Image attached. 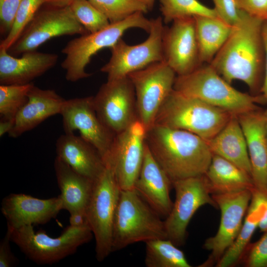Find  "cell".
<instances>
[{"label": "cell", "instance_id": "40", "mask_svg": "<svg viewBox=\"0 0 267 267\" xmlns=\"http://www.w3.org/2000/svg\"><path fill=\"white\" fill-rule=\"evenodd\" d=\"M262 34L265 50V62L264 79L260 90L265 103L267 104V21H264L262 26Z\"/></svg>", "mask_w": 267, "mask_h": 267}, {"label": "cell", "instance_id": "30", "mask_svg": "<svg viewBox=\"0 0 267 267\" xmlns=\"http://www.w3.org/2000/svg\"><path fill=\"white\" fill-rule=\"evenodd\" d=\"M164 23L175 20L195 16L218 17L213 8L203 4L198 0H158Z\"/></svg>", "mask_w": 267, "mask_h": 267}, {"label": "cell", "instance_id": "15", "mask_svg": "<svg viewBox=\"0 0 267 267\" xmlns=\"http://www.w3.org/2000/svg\"><path fill=\"white\" fill-rule=\"evenodd\" d=\"M60 114L65 133L72 134L78 130L80 136L99 152L105 164L116 134L98 117L93 96L65 99Z\"/></svg>", "mask_w": 267, "mask_h": 267}, {"label": "cell", "instance_id": "7", "mask_svg": "<svg viewBox=\"0 0 267 267\" xmlns=\"http://www.w3.org/2000/svg\"><path fill=\"white\" fill-rule=\"evenodd\" d=\"M89 225L76 227L69 225L56 237L43 230L36 232L33 225L13 229L11 241L29 260L38 264H52L74 254L81 245L92 237Z\"/></svg>", "mask_w": 267, "mask_h": 267}, {"label": "cell", "instance_id": "4", "mask_svg": "<svg viewBox=\"0 0 267 267\" xmlns=\"http://www.w3.org/2000/svg\"><path fill=\"white\" fill-rule=\"evenodd\" d=\"M232 115L173 89L160 108L154 124L189 132L208 141L224 127Z\"/></svg>", "mask_w": 267, "mask_h": 267}, {"label": "cell", "instance_id": "13", "mask_svg": "<svg viewBox=\"0 0 267 267\" xmlns=\"http://www.w3.org/2000/svg\"><path fill=\"white\" fill-rule=\"evenodd\" d=\"M97 115L116 134L138 120L135 90L128 76L107 80L93 96Z\"/></svg>", "mask_w": 267, "mask_h": 267}, {"label": "cell", "instance_id": "18", "mask_svg": "<svg viewBox=\"0 0 267 267\" xmlns=\"http://www.w3.org/2000/svg\"><path fill=\"white\" fill-rule=\"evenodd\" d=\"M0 210L7 225L17 229L45 224L55 218L63 207L59 196L42 199L24 193H11L2 199Z\"/></svg>", "mask_w": 267, "mask_h": 267}, {"label": "cell", "instance_id": "17", "mask_svg": "<svg viewBox=\"0 0 267 267\" xmlns=\"http://www.w3.org/2000/svg\"><path fill=\"white\" fill-rule=\"evenodd\" d=\"M163 61L177 76L188 74L202 65L200 60L194 17L175 20L165 26Z\"/></svg>", "mask_w": 267, "mask_h": 267}, {"label": "cell", "instance_id": "45", "mask_svg": "<svg viewBox=\"0 0 267 267\" xmlns=\"http://www.w3.org/2000/svg\"><path fill=\"white\" fill-rule=\"evenodd\" d=\"M146 5L148 11L152 10L153 8L155 0H141Z\"/></svg>", "mask_w": 267, "mask_h": 267}, {"label": "cell", "instance_id": "41", "mask_svg": "<svg viewBox=\"0 0 267 267\" xmlns=\"http://www.w3.org/2000/svg\"><path fill=\"white\" fill-rule=\"evenodd\" d=\"M69 225L76 227L89 226L86 211H78L70 214Z\"/></svg>", "mask_w": 267, "mask_h": 267}, {"label": "cell", "instance_id": "1", "mask_svg": "<svg viewBox=\"0 0 267 267\" xmlns=\"http://www.w3.org/2000/svg\"><path fill=\"white\" fill-rule=\"evenodd\" d=\"M264 21L243 11L222 47L209 64L229 83L243 82L254 94H260L265 70Z\"/></svg>", "mask_w": 267, "mask_h": 267}, {"label": "cell", "instance_id": "11", "mask_svg": "<svg viewBox=\"0 0 267 267\" xmlns=\"http://www.w3.org/2000/svg\"><path fill=\"white\" fill-rule=\"evenodd\" d=\"M128 76L134 87L138 120L147 130L154 125L160 108L174 89L176 74L162 61Z\"/></svg>", "mask_w": 267, "mask_h": 267}, {"label": "cell", "instance_id": "20", "mask_svg": "<svg viewBox=\"0 0 267 267\" xmlns=\"http://www.w3.org/2000/svg\"><path fill=\"white\" fill-rule=\"evenodd\" d=\"M244 132L255 189L267 195V139L264 111L260 109L237 116Z\"/></svg>", "mask_w": 267, "mask_h": 267}, {"label": "cell", "instance_id": "23", "mask_svg": "<svg viewBox=\"0 0 267 267\" xmlns=\"http://www.w3.org/2000/svg\"><path fill=\"white\" fill-rule=\"evenodd\" d=\"M56 152L57 156L74 170L94 181L105 167L97 149L74 133H65L57 138Z\"/></svg>", "mask_w": 267, "mask_h": 267}, {"label": "cell", "instance_id": "2", "mask_svg": "<svg viewBox=\"0 0 267 267\" xmlns=\"http://www.w3.org/2000/svg\"><path fill=\"white\" fill-rule=\"evenodd\" d=\"M145 143L172 182L204 175L213 156L201 137L157 124L146 130Z\"/></svg>", "mask_w": 267, "mask_h": 267}, {"label": "cell", "instance_id": "22", "mask_svg": "<svg viewBox=\"0 0 267 267\" xmlns=\"http://www.w3.org/2000/svg\"><path fill=\"white\" fill-rule=\"evenodd\" d=\"M65 100L53 89H42L34 86L29 92L27 102L15 117L9 136L18 137L48 118L60 114Z\"/></svg>", "mask_w": 267, "mask_h": 267}, {"label": "cell", "instance_id": "10", "mask_svg": "<svg viewBox=\"0 0 267 267\" xmlns=\"http://www.w3.org/2000/svg\"><path fill=\"white\" fill-rule=\"evenodd\" d=\"M149 35L143 42L129 45L122 38L110 47L111 57L100 71L107 75V80L128 76L154 63L163 61V37L165 26L163 18L151 19Z\"/></svg>", "mask_w": 267, "mask_h": 267}, {"label": "cell", "instance_id": "9", "mask_svg": "<svg viewBox=\"0 0 267 267\" xmlns=\"http://www.w3.org/2000/svg\"><path fill=\"white\" fill-rule=\"evenodd\" d=\"M41 7L8 50L12 55L36 50L48 40L65 35H83L89 33L77 20L69 6H55L45 3Z\"/></svg>", "mask_w": 267, "mask_h": 267}, {"label": "cell", "instance_id": "46", "mask_svg": "<svg viewBox=\"0 0 267 267\" xmlns=\"http://www.w3.org/2000/svg\"><path fill=\"white\" fill-rule=\"evenodd\" d=\"M264 128H265L266 136L267 139V108L265 111H264Z\"/></svg>", "mask_w": 267, "mask_h": 267}, {"label": "cell", "instance_id": "29", "mask_svg": "<svg viewBox=\"0 0 267 267\" xmlns=\"http://www.w3.org/2000/svg\"><path fill=\"white\" fill-rule=\"evenodd\" d=\"M145 243L147 267H191L183 252L168 239H154Z\"/></svg>", "mask_w": 267, "mask_h": 267}, {"label": "cell", "instance_id": "39", "mask_svg": "<svg viewBox=\"0 0 267 267\" xmlns=\"http://www.w3.org/2000/svg\"><path fill=\"white\" fill-rule=\"evenodd\" d=\"M13 228L7 225L4 237L0 243V267H13L17 262V259L11 251L10 242Z\"/></svg>", "mask_w": 267, "mask_h": 267}, {"label": "cell", "instance_id": "42", "mask_svg": "<svg viewBox=\"0 0 267 267\" xmlns=\"http://www.w3.org/2000/svg\"><path fill=\"white\" fill-rule=\"evenodd\" d=\"M15 119L7 120L1 119L0 121V136H2L5 134L8 133L14 127Z\"/></svg>", "mask_w": 267, "mask_h": 267}, {"label": "cell", "instance_id": "16", "mask_svg": "<svg viewBox=\"0 0 267 267\" xmlns=\"http://www.w3.org/2000/svg\"><path fill=\"white\" fill-rule=\"evenodd\" d=\"M146 133L144 126L137 120L115 135L105 164L112 168L121 190L134 187L143 162Z\"/></svg>", "mask_w": 267, "mask_h": 267}, {"label": "cell", "instance_id": "5", "mask_svg": "<svg viewBox=\"0 0 267 267\" xmlns=\"http://www.w3.org/2000/svg\"><path fill=\"white\" fill-rule=\"evenodd\" d=\"M154 239H167L164 222L134 188L121 190L113 222L112 252Z\"/></svg>", "mask_w": 267, "mask_h": 267}, {"label": "cell", "instance_id": "31", "mask_svg": "<svg viewBox=\"0 0 267 267\" xmlns=\"http://www.w3.org/2000/svg\"><path fill=\"white\" fill-rule=\"evenodd\" d=\"M34 86L32 83L23 85H0L1 119H15L18 112L27 102L29 92Z\"/></svg>", "mask_w": 267, "mask_h": 267}, {"label": "cell", "instance_id": "32", "mask_svg": "<svg viewBox=\"0 0 267 267\" xmlns=\"http://www.w3.org/2000/svg\"><path fill=\"white\" fill-rule=\"evenodd\" d=\"M110 23L122 21L137 12L148 11L141 0H88Z\"/></svg>", "mask_w": 267, "mask_h": 267}, {"label": "cell", "instance_id": "8", "mask_svg": "<svg viewBox=\"0 0 267 267\" xmlns=\"http://www.w3.org/2000/svg\"><path fill=\"white\" fill-rule=\"evenodd\" d=\"M101 175L94 181L86 212L95 240L96 258L103 261L112 252L114 216L121 188L111 167L105 164Z\"/></svg>", "mask_w": 267, "mask_h": 267}, {"label": "cell", "instance_id": "38", "mask_svg": "<svg viewBox=\"0 0 267 267\" xmlns=\"http://www.w3.org/2000/svg\"><path fill=\"white\" fill-rule=\"evenodd\" d=\"M239 8L248 15L267 21V0H236Z\"/></svg>", "mask_w": 267, "mask_h": 267}, {"label": "cell", "instance_id": "43", "mask_svg": "<svg viewBox=\"0 0 267 267\" xmlns=\"http://www.w3.org/2000/svg\"><path fill=\"white\" fill-rule=\"evenodd\" d=\"M45 3L59 6L70 5L73 0H45Z\"/></svg>", "mask_w": 267, "mask_h": 267}, {"label": "cell", "instance_id": "28", "mask_svg": "<svg viewBox=\"0 0 267 267\" xmlns=\"http://www.w3.org/2000/svg\"><path fill=\"white\" fill-rule=\"evenodd\" d=\"M194 18L200 62L210 64L228 39L232 27L218 17Z\"/></svg>", "mask_w": 267, "mask_h": 267}, {"label": "cell", "instance_id": "36", "mask_svg": "<svg viewBox=\"0 0 267 267\" xmlns=\"http://www.w3.org/2000/svg\"><path fill=\"white\" fill-rule=\"evenodd\" d=\"M214 10L223 21L231 26L240 20L243 11L238 6L236 0H213Z\"/></svg>", "mask_w": 267, "mask_h": 267}, {"label": "cell", "instance_id": "12", "mask_svg": "<svg viewBox=\"0 0 267 267\" xmlns=\"http://www.w3.org/2000/svg\"><path fill=\"white\" fill-rule=\"evenodd\" d=\"M176 198L164 225L167 239L176 246L184 244L187 227L199 208L206 204L217 208L204 175L172 182Z\"/></svg>", "mask_w": 267, "mask_h": 267}, {"label": "cell", "instance_id": "33", "mask_svg": "<svg viewBox=\"0 0 267 267\" xmlns=\"http://www.w3.org/2000/svg\"><path fill=\"white\" fill-rule=\"evenodd\" d=\"M45 3V0H22L16 12L12 27L2 40L0 48L8 50L18 39L39 9Z\"/></svg>", "mask_w": 267, "mask_h": 267}, {"label": "cell", "instance_id": "21", "mask_svg": "<svg viewBox=\"0 0 267 267\" xmlns=\"http://www.w3.org/2000/svg\"><path fill=\"white\" fill-rule=\"evenodd\" d=\"M58 55L36 50L23 53L20 57L0 48V85H23L32 83L57 63Z\"/></svg>", "mask_w": 267, "mask_h": 267}, {"label": "cell", "instance_id": "24", "mask_svg": "<svg viewBox=\"0 0 267 267\" xmlns=\"http://www.w3.org/2000/svg\"><path fill=\"white\" fill-rule=\"evenodd\" d=\"M54 169L63 210H67L70 214L86 211L94 180L77 173L57 156L54 161Z\"/></svg>", "mask_w": 267, "mask_h": 267}, {"label": "cell", "instance_id": "37", "mask_svg": "<svg viewBox=\"0 0 267 267\" xmlns=\"http://www.w3.org/2000/svg\"><path fill=\"white\" fill-rule=\"evenodd\" d=\"M22 0H0V30L7 35Z\"/></svg>", "mask_w": 267, "mask_h": 267}, {"label": "cell", "instance_id": "25", "mask_svg": "<svg viewBox=\"0 0 267 267\" xmlns=\"http://www.w3.org/2000/svg\"><path fill=\"white\" fill-rule=\"evenodd\" d=\"M207 142L213 154L233 163L251 176L247 142L237 116L232 115L224 127Z\"/></svg>", "mask_w": 267, "mask_h": 267}, {"label": "cell", "instance_id": "14", "mask_svg": "<svg viewBox=\"0 0 267 267\" xmlns=\"http://www.w3.org/2000/svg\"><path fill=\"white\" fill-rule=\"evenodd\" d=\"M249 190L212 194L221 211V221L216 234L207 238L204 248L211 252L208 259L200 267H207L218 262L232 245L243 224L252 197Z\"/></svg>", "mask_w": 267, "mask_h": 267}, {"label": "cell", "instance_id": "34", "mask_svg": "<svg viewBox=\"0 0 267 267\" xmlns=\"http://www.w3.org/2000/svg\"><path fill=\"white\" fill-rule=\"evenodd\" d=\"M69 6L77 20L89 33L99 31L110 23L88 0H73Z\"/></svg>", "mask_w": 267, "mask_h": 267}, {"label": "cell", "instance_id": "44", "mask_svg": "<svg viewBox=\"0 0 267 267\" xmlns=\"http://www.w3.org/2000/svg\"><path fill=\"white\" fill-rule=\"evenodd\" d=\"M258 227L261 231L264 232L267 231V207L264 216L259 222Z\"/></svg>", "mask_w": 267, "mask_h": 267}, {"label": "cell", "instance_id": "6", "mask_svg": "<svg viewBox=\"0 0 267 267\" xmlns=\"http://www.w3.org/2000/svg\"><path fill=\"white\" fill-rule=\"evenodd\" d=\"M151 23V19L146 18L144 13L137 12L122 21L110 23L99 31L69 41L61 50L65 55L61 66L66 72V79L75 82L90 77L91 74L86 71V68L93 55L102 49L111 47L131 28H140L149 33Z\"/></svg>", "mask_w": 267, "mask_h": 267}, {"label": "cell", "instance_id": "27", "mask_svg": "<svg viewBox=\"0 0 267 267\" xmlns=\"http://www.w3.org/2000/svg\"><path fill=\"white\" fill-rule=\"evenodd\" d=\"M267 207V195L256 189H254L252 191L250 203L240 230L232 245L217 263V267H231L241 260Z\"/></svg>", "mask_w": 267, "mask_h": 267}, {"label": "cell", "instance_id": "3", "mask_svg": "<svg viewBox=\"0 0 267 267\" xmlns=\"http://www.w3.org/2000/svg\"><path fill=\"white\" fill-rule=\"evenodd\" d=\"M174 89L236 116L259 110L258 105L265 103L261 94H249L232 87L209 64L176 76Z\"/></svg>", "mask_w": 267, "mask_h": 267}, {"label": "cell", "instance_id": "26", "mask_svg": "<svg viewBox=\"0 0 267 267\" xmlns=\"http://www.w3.org/2000/svg\"><path fill=\"white\" fill-rule=\"evenodd\" d=\"M211 194L251 191L255 189L251 176L240 167L217 155L213 154L204 175Z\"/></svg>", "mask_w": 267, "mask_h": 267}, {"label": "cell", "instance_id": "19", "mask_svg": "<svg viewBox=\"0 0 267 267\" xmlns=\"http://www.w3.org/2000/svg\"><path fill=\"white\" fill-rule=\"evenodd\" d=\"M172 186L171 180L145 143L143 162L134 188L160 216L167 217L173 205L170 197Z\"/></svg>", "mask_w": 267, "mask_h": 267}, {"label": "cell", "instance_id": "35", "mask_svg": "<svg viewBox=\"0 0 267 267\" xmlns=\"http://www.w3.org/2000/svg\"><path fill=\"white\" fill-rule=\"evenodd\" d=\"M244 253L241 259L246 267H267V231L257 242L248 246Z\"/></svg>", "mask_w": 267, "mask_h": 267}]
</instances>
